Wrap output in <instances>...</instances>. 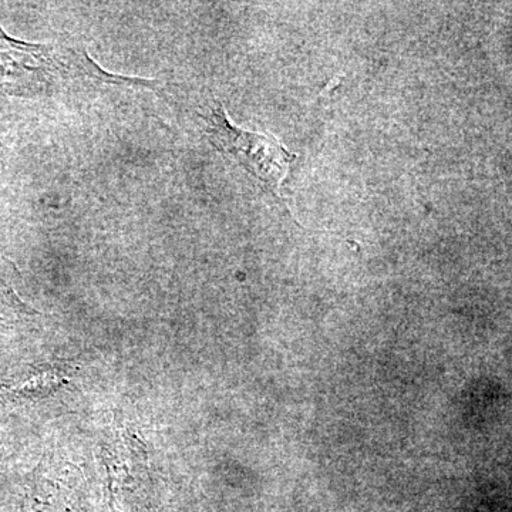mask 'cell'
Here are the masks:
<instances>
[{"instance_id":"1","label":"cell","mask_w":512,"mask_h":512,"mask_svg":"<svg viewBox=\"0 0 512 512\" xmlns=\"http://www.w3.org/2000/svg\"><path fill=\"white\" fill-rule=\"evenodd\" d=\"M207 124L208 137L218 150L234 157L266 190L279 195V187L295 154L289 153L274 137L234 126L221 104L211 107Z\"/></svg>"},{"instance_id":"2","label":"cell","mask_w":512,"mask_h":512,"mask_svg":"<svg viewBox=\"0 0 512 512\" xmlns=\"http://www.w3.org/2000/svg\"><path fill=\"white\" fill-rule=\"evenodd\" d=\"M0 39V89L3 92L26 96L53 82L57 66L50 47L10 39L2 29Z\"/></svg>"},{"instance_id":"3","label":"cell","mask_w":512,"mask_h":512,"mask_svg":"<svg viewBox=\"0 0 512 512\" xmlns=\"http://www.w3.org/2000/svg\"><path fill=\"white\" fill-rule=\"evenodd\" d=\"M39 315L16 295L3 279H0V333L18 325H25Z\"/></svg>"},{"instance_id":"4","label":"cell","mask_w":512,"mask_h":512,"mask_svg":"<svg viewBox=\"0 0 512 512\" xmlns=\"http://www.w3.org/2000/svg\"><path fill=\"white\" fill-rule=\"evenodd\" d=\"M63 370L62 367L59 369H47L40 372L39 375H35L28 382L20 384L15 392L22 394V396H37V394L45 393L47 387L55 386L62 382Z\"/></svg>"}]
</instances>
